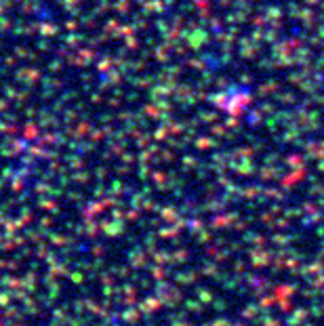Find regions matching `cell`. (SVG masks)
<instances>
[{"mask_svg": "<svg viewBox=\"0 0 324 326\" xmlns=\"http://www.w3.org/2000/svg\"><path fill=\"white\" fill-rule=\"evenodd\" d=\"M0 326H5V320H3V312H0Z\"/></svg>", "mask_w": 324, "mask_h": 326, "instance_id": "1", "label": "cell"}]
</instances>
